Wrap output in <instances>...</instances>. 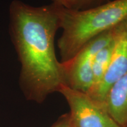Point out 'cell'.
Here are the masks:
<instances>
[{"label": "cell", "instance_id": "6da1fadb", "mask_svg": "<svg viewBox=\"0 0 127 127\" xmlns=\"http://www.w3.org/2000/svg\"><path fill=\"white\" fill-rule=\"evenodd\" d=\"M9 12L12 41L21 65V87L28 99L41 103L66 85L55 51V35L60 29L59 7L53 3L32 7L14 0Z\"/></svg>", "mask_w": 127, "mask_h": 127}, {"label": "cell", "instance_id": "7a4b0ae2", "mask_svg": "<svg viewBox=\"0 0 127 127\" xmlns=\"http://www.w3.org/2000/svg\"><path fill=\"white\" fill-rule=\"evenodd\" d=\"M59 14L63 33L58 47L60 61L65 63L96 36L127 20V0H114L80 10L59 7Z\"/></svg>", "mask_w": 127, "mask_h": 127}, {"label": "cell", "instance_id": "3957f363", "mask_svg": "<svg viewBox=\"0 0 127 127\" xmlns=\"http://www.w3.org/2000/svg\"><path fill=\"white\" fill-rule=\"evenodd\" d=\"M116 27L96 36L71 60L61 63L66 86L76 91L88 94L94 84L93 65L94 57L101 49L113 39Z\"/></svg>", "mask_w": 127, "mask_h": 127}, {"label": "cell", "instance_id": "277c9868", "mask_svg": "<svg viewBox=\"0 0 127 127\" xmlns=\"http://www.w3.org/2000/svg\"><path fill=\"white\" fill-rule=\"evenodd\" d=\"M58 93L68 102L74 127H123L116 123L105 108L94 101L87 94L66 85H63Z\"/></svg>", "mask_w": 127, "mask_h": 127}, {"label": "cell", "instance_id": "5b68a950", "mask_svg": "<svg viewBox=\"0 0 127 127\" xmlns=\"http://www.w3.org/2000/svg\"><path fill=\"white\" fill-rule=\"evenodd\" d=\"M115 44L108 68L98 85L88 95L105 108V101L111 87L127 72V29L123 23L116 27Z\"/></svg>", "mask_w": 127, "mask_h": 127}, {"label": "cell", "instance_id": "8992f818", "mask_svg": "<svg viewBox=\"0 0 127 127\" xmlns=\"http://www.w3.org/2000/svg\"><path fill=\"white\" fill-rule=\"evenodd\" d=\"M105 105L108 113L116 123L127 127V72L111 87Z\"/></svg>", "mask_w": 127, "mask_h": 127}, {"label": "cell", "instance_id": "52a82bcc", "mask_svg": "<svg viewBox=\"0 0 127 127\" xmlns=\"http://www.w3.org/2000/svg\"><path fill=\"white\" fill-rule=\"evenodd\" d=\"M114 36L110 42L101 49L94 57L93 65L94 84L91 90L98 85V84L101 82L105 73L108 68L113 52L114 44H115Z\"/></svg>", "mask_w": 127, "mask_h": 127}, {"label": "cell", "instance_id": "ba28073f", "mask_svg": "<svg viewBox=\"0 0 127 127\" xmlns=\"http://www.w3.org/2000/svg\"><path fill=\"white\" fill-rule=\"evenodd\" d=\"M90 0H52V3L68 9L80 10L88 8Z\"/></svg>", "mask_w": 127, "mask_h": 127}, {"label": "cell", "instance_id": "9c48e42d", "mask_svg": "<svg viewBox=\"0 0 127 127\" xmlns=\"http://www.w3.org/2000/svg\"><path fill=\"white\" fill-rule=\"evenodd\" d=\"M51 127H72L70 114H65L61 116Z\"/></svg>", "mask_w": 127, "mask_h": 127}, {"label": "cell", "instance_id": "30bf717a", "mask_svg": "<svg viewBox=\"0 0 127 127\" xmlns=\"http://www.w3.org/2000/svg\"><path fill=\"white\" fill-rule=\"evenodd\" d=\"M107 0H90V3H89L88 5V8H92L94 7H96V6L102 4V2H106L105 1Z\"/></svg>", "mask_w": 127, "mask_h": 127}, {"label": "cell", "instance_id": "8fae6325", "mask_svg": "<svg viewBox=\"0 0 127 127\" xmlns=\"http://www.w3.org/2000/svg\"><path fill=\"white\" fill-rule=\"evenodd\" d=\"M123 24H124V25H125V28H126L127 29V19L125 21H124V22H123Z\"/></svg>", "mask_w": 127, "mask_h": 127}, {"label": "cell", "instance_id": "7c38bea8", "mask_svg": "<svg viewBox=\"0 0 127 127\" xmlns=\"http://www.w3.org/2000/svg\"><path fill=\"white\" fill-rule=\"evenodd\" d=\"M72 127H73V126H72Z\"/></svg>", "mask_w": 127, "mask_h": 127}]
</instances>
